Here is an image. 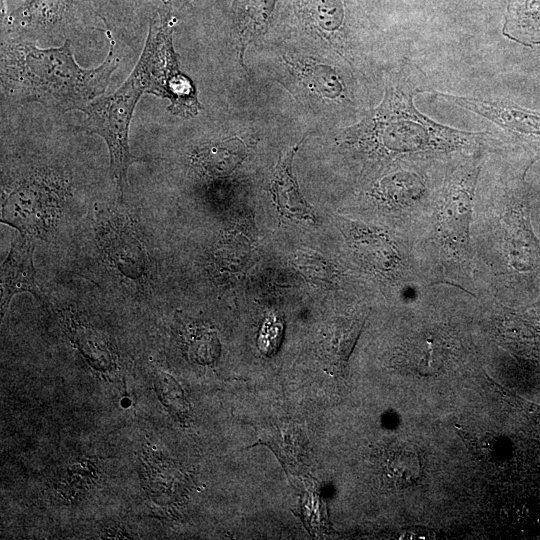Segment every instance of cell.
Listing matches in <instances>:
<instances>
[{
	"label": "cell",
	"mask_w": 540,
	"mask_h": 540,
	"mask_svg": "<svg viewBox=\"0 0 540 540\" xmlns=\"http://www.w3.org/2000/svg\"><path fill=\"white\" fill-rule=\"evenodd\" d=\"M52 202L50 189L36 178L29 179L7 195L2 204L1 222L31 238L43 237Z\"/></svg>",
	"instance_id": "7"
},
{
	"label": "cell",
	"mask_w": 540,
	"mask_h": 540,
	"mask_svg": "<svg viewBox=\"0 0 540 540\" xmlns=\"http://www.w3.org/2000/svg\"><path fill=\"white\" fill-rule=\"evenodd\" d=\"M91 0H25L5 19L10 32L28 36H64L91 20Z\"/></svg>",
	"instance_id": "5"
},
{
	"label": "cell",
	"mask_w": 540,
	"mask_h": 540,
	"mask_svg": "<svg viewBox=\"0 0 540 540\" xmlns=\"http://www.w3.org/2000/svg\"><path fill=\"white\" fill-rule=\"evenodd\" d=\"M105 34L109 52L98 67L90 69L77 64L69 39L59 47L44 49L26 40L3 44V94L14 102H37L60 113L83 111L105 92L119 66L116 40L108 27Z\"/></svg>",
	"instance_id": "3"
},
{
	"label": "cell",
	"mask_w": 540,
	"mask_h": 540,
	"mask_svg": "<svg viewBox=\"0 0 540 540\" xmlns=\"http://www.w3.org/2000/svg\"><path fill=\"white\" fill-rule=\"evenodd\" d=\"M301 143L280 153L273 170L269 191L280 215L297 220L316 222L310 205L299 191L292 172V160Z\"/></svg>",
	"instance_id": "11"
},
{
	"label": "cell",
	"mask_w": 540,
	"mask_h": 540,
	"mask_svg": "<svg viewBox=\"0 0 540 540\" xmlns=\"http://www.w3.org/2000/svg\"><path fill=\"white\" fill-rule=\"evenodd\" d=\"M281 336V324L273 321H269L267 327L262 331L260 335L261 348L263 351H274L279 343Z\"/></svg>",
	"instance_id": "21"
},
{
	"label": "cell",
	"mask_w": 540,
	"mask_h": 540,
	"mask_svg": "<svg viewBox=\"0 0 540 540\" xmlns=\"http://www.w3.org/2000/svg\"><path fill=\"white\" fill-rule=\"evenodd\" d=\"M427 163H416L385 175L376 182L371 195L388 208L398 211L415 212L427 206L437 192H431L428 176L423 172L421 165Z\"/></svg>",
	"instance_id": "9"
},
{
	"label": "cell",
	"mask_w": 540,
	"mask_h": 540,
	"mask_svg": "<svg viewBox=\"0 0 540 540\" xmlns=\"http://www.w3.org/2000/svg\"><path fill=\"white\" fill-rule=\"evenodd\" d=\"M276 0H234L233 23L243 59L247 45L266 32Z\"/></svg>",
	"instance_id": "13"
},
{
	"label": "cell",
	"mask_w": 540,
	"mask_h": 540,
	"mask_svg": "<svg viewBox=\"0 0 540 540\" xmlns=\"http://www.w3.org/2000/svg\"><path fill=\"white\" fill-rule=\"evenodd\" d=\"M350 248L368 268L386 277H400L407 269L398 245L383 230L339 219Z\"/></svg>",
	"instance_id": "8"
},
{
	"label": "cell",
	"mask_w": 540,
	"mask_h": 540,
	"mask_svg": "<svg viewBox=\"0 0 540 540\" xmlns=\"http://www.w3.org/2000/svg\"><path fill=\"white\" fill-rule=\"evenodd\" d=\"M431 90L423 71L404 63L388 82L380 105L347 130V141L369 154L411 162L442 161L486 149L493 140L488 131L452 128L416 108L414 97Z\"/></svg>",
	"instance_id": "2"
},
{
	"label": "cell",
	"mask_w": 540,
	"mask_h": 540,
	"mask_svg": "<svg viewBox=\"0 0 540 540\" xmlns=\"http://www.w3.org/2000/svg\"><path fill=\"white\" fill-rule=\"evenodd\" d=\"M484 156L485 149L460 156L447 169L436 192L431 236L442 266L464 270L471 264L470 226Z\"/></svg>",
	"instance_id": "4"
},
{
	"label": "cell",
	"mask_w": 540,
	"mask_h": 540,
	"mask_svg": "<svg viewBox=\"0 0 540 540\" xmlns=\"http://www.w3.org/2000/svg\"><path fill=\"white\" fill-rule=\"evenodd\" d=\"M294 261L300 271L310 280L324 287H333L338 280L339 273L335 267L317 253L299 251Z\"/></svg>",
	"instance_id": "20"
},
{
	"label": "cell",
	"mask_w": 540,
	"mask_h": 540,
	"mask_svg": "<svg viewBox=\"0 0 540 540\" xmlns=\"http://www.w3.org/2000/svg\"><path fill=\"white\" fill-rule=\"evenodd\" d=\"M305 7L315 22L326 29L334 32L343 29L346 21L345 0H304Z\"/></svg>",
	"instance_id": "19"
},
{
	"label": "cell",
	"mask_w": 540,
	"mask_h": 540,
	"mask_svg": "<svg viewBox=\"0 0 540 540\" xmlns=\"http://www.w3.org/2000/svg\"><path fill=\"white\" fill-rule=\"evenodd\" d=\"M34 244L31 237L20 234L13 243L1 267V316L11 299L19 293L39 296L33 265Z\"/></svg>",
	"instance_id": "10"
},
{
	"label": "cell",
	"mask_w": 540,
	"mask_h": 540,
	"mask_svg": "<svg viewBox=\"0 0 540 540\" xmlns=\"http://www.w3.org/2000/svg\"><path fill=\"white\" fill-rule=\"evenodd\" d=\"M435 534L433 530L426 527H411L404 530L400 539H434Z\"/></svg>",
	"instance_id": "22"
},
{
	"label": "cell",
	"mask_w": 540,
	"mask_h": 540,
	"mask_svg": "<svg viewBox=\"0 0 540 540\" xmlns=\"http://www.w3.org/2000/svg\"><path fill=\"white\" fill-rule=\"evenodd\" d=\"M407 350L413 369L424 376L436 373L442 367L446 357V349L441 337L431 331H424L413 336Z\"/></svg>",
	"instance_id": "16"
},
{
	"label": "cell",
	"mask_w": 540,
	"mask_h": 540,
	"mask_svg": "<svg viewBox=\"0 0 540 540\" xmlns=\"http://www.w3.org/2000/svg\"><path fill=\"white\" fill-rule=\"evenodd\" d=\"M502 33L524 45L540 44V0H507Z\"/></svg>",
	"instance_id": "15"
},
{
	"label": "cell",
	"mask_w": 540,
	"mask_h": 540,
	"mask_svg": "<svg viewBox=\"0 0 540 540\" xmlns=\"http://www.w3.org/2000/svg\"><path fill=\"white\" fill-rule=\"evenodd\" d=\"M157 18L150 21L140 59L126 81L112 94L99 97L83 109L82 131L104 139L109 150L110 171L120 194L127 187L128 169L139 158L129 148V126L140 98L148 93L170 100L168 109L180 116L199 109L195 89L177 64L172 45L171 0H160Z\"/></svg>",
	"instance_id": "1"
},
{
	"label": "cell",
	"mask_w": 540,
	"mask_h": 540,
	"mask_svg": "<svg viewBox=\"0 0 540 540\" xmlns=\"http://www.w3.org/2000/svg\"><path fill=\"white\" fill-rule=\"evenodd\" d=\"M364 324L360 316L342 317L330 323L322 333L319 355L333 371H341Z\"/></svg>",
	"instance_id": "12"
},
{
	"label": "cell",
	"mask_w": 540,
	"mask_h": 540,
	"mask_svg": "<svg viewBox=\"0 0 540 540\" xmlns=\"http://www.w3.org/2000/svg\"><path fill=\"white\" fill-rule=\"evenodd\" d=\"M300 72L309 89L329 99L344 97L342 78L329 66L306 65Z\"/></svg>",
	"instance_id": "17"
},
{
	"label": "cell",
	"mask_w": 540,
	"mask_h": 540,
	"mask_svg": "<svg viewBox=\"0 0 540 540\" xmlns=\"http://www.w3.org/2000/svg\"><path fill=\"white\" fill-rule=\"evenodd\" d=\"M246 146L242 139L233 137L199 147L193 161L207 175L222 177L233 172L244 160Z\"/></svg>",
	"instance_id": "14"
},
{
	"label": "cell",
	"mask_w": 540,
	"mask_h": 540,
	"mask_svg": "<svg viewBox=\"0 0 540 540\" xmlns=\"http://www.w3.org/2000/svg\"><path fill=\"white\" fill-rule=\"evenodd\" d=\"M386 471L397 485H411L420 475L419 457L413 449L405 446L397 447L389 454Z\"/></svg>",
	"instance_id": "18"
},
{
	"label": "cell",
	"mask_w": 540,
	"mask_h": 540,
	"mask_svg": "<svg viewBox=\"0 0 540 540\" xmlns=\"http://www.w3.org/2000/svg\"><path fill=\"white\" fill-rule=\"evenodd\" d=\"M431 92L437 98L487 119L520 140L540 145V109L525 107L510 100Z\"/></svg>",
	"instance_id": "6"
}]
</instances>
